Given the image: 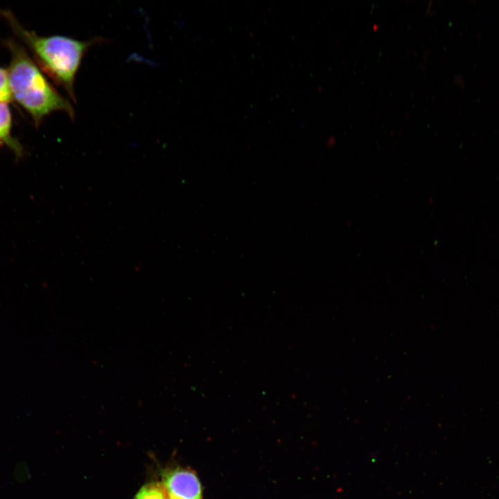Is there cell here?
<instances>
[{"instance_id":"cell-1","label":"cell","mask_w":499,"mask_h":499,"mask_svg":"<svg viewBox=\"0 0 499 499\" xmlns=\"http://www.w3.org/2000/svg\"><path fill=\"white\" fill-rule=\"evenodd\" d=\"M13 31L31 50L42 71L76 102L75 80L84 55L102 39L79 40L63 35L41 36L24 28L8 10L1 12Z\"/></svg>"},{"instance_id":"cell-2","label":"cell","mask_w":499,"mask_h":499,"mask_svg":"<svg viewBox=\"0 0 499 499\" xmlns=\"http://www.w3.org/2000/svg\"><path fill=\"white\" fill-rule=\"evenodd\" d=\"M10 53L8 69L13 100L32 117L36 126L55 112L75 117L71 103L54 87L37 64L15 42L7 43Z\"/></svg>"},{"instance_id":"cell-3","label":"cell","mask_w":499,"mask_h":499,"mask_svg":"<svg viewBox=\"0 0 499 499\" xmlns=\"http://www.w3.org/2000/svg\"><path fill=\"white\" fill-rule=\"evenodd\" d=\"M161 484L168 499H202V489L196 473L188 468L168 469L162 473Z\"/></svg>"},{"instance_id":"cell-4","label":"cell","mask_w":499,"mask_h":499,"mask_svg":"<svg viewBox=\"0 0 499 499\" xmlns=\"http://www.w3.org/2000/svg\"><path fill=\"white\" fill-rule=\"evenodd\" d=\"M12 116L10 108L7 103H0V147L6 145L12 150L15 154L21 153L19 143L11 134Z\"/></svg>"},{"instance_id":"cell-5","label":"cell","mask_w":499,"mask_h":499,"mask_svg":"<svg viewBox=\"0 0 499 499\" xmlns=\"http://www.w3.org/2000/svg\"><path fill=\"white\" fill-rule=\"evenodd\" d=\"M133 499H168V497L161 483L150 482L143 486Z\"/></svg>"},{"instance_id":"cell-6","label":"cell","mask_w":499,"mask_h":499,"mask_svg":"<svg viewBox=\"0 0 499 499\" xmlns=\"http://www.w3.org/2000/svg\"><path fill=\"white\" fill-rule=\"evenodd\" d=\"M12 100L8 71L0 67V103H7Z\"/></svg>"}]
</instances>
